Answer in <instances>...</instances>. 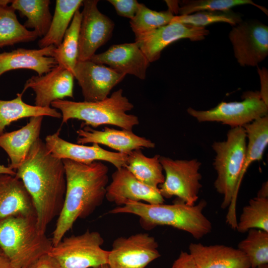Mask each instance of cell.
I'll return each instance as SVG.
<instances>
[{
    "label": "cell",
    "instance_id": "cell-10",
    "mask_svg": "<svg viewBox=\"0 0 268 268\" xmlns=\"http://www.w3.org/2000/svg\"><path fill=\"white\" fill-rule=\"evenodd\" d=\"M155 238L146 233L116 238L109 251V268H145L160 257Z\"/></svg>",
    "mask_w": 268,
    "mask_h": 268
},
{
    "label": "cell",
    "instance_id": "cell-12",
    "mask_svg": "<svg viewBox=\"0 0 268 268\" xmlns=\"http://www.w3.org/2000/svg\"><path fill=\"white\" fill-rule=\"evenodd\" d=\"M98 0H83L78 61L89 60L111 37L114 22L97 8Z\"/></svg>",
    "mask_w": 268,
    "mask_h": 268
},
{
    "label": "cell",
    "instance_id": "cell-44",
    "mask_svg": "<svg viewBox=\"0 0 268 268\" xmlns=\"http://www.w3.org/2000/svg\"><path fill=\"white\" fill-rule=\"evenodd\" d=\"M95 268H109V267L107 264H105V265H101L100 266H99Z\"/></svg>",
    "mask_w": 268,
    "mask_h": 268
},
{
    "label": "cell",
    "instance_id": "cell-20",
    "mask_svg": "<svg viewBox=\"0 0 268 268\" xmlns=\"http://www.w3.org/2000/svg\"><path fill=\"white\" fill-rule=\"evenodd\" d=\"M57 47L51 45L40 49L18 48L0 53V76L4 72L17 69H28L42 75L58 65L53 57Z\"/></svg>",
    "mask_w": 268,
    "mask_h": 268
},
{
    "label": "cell",
    "instance_id": "cell-33",
    "mask_svg": "<svg viewBox=\"0 0 268 268\" xmlns=\"http://www.w3.org/2000/svg\"><path fill=\"white\" fill-rule=\"evenodd\" d=\"M174 16L169 9L157 11L139 3L137 12L130 24L136 36L170 23Z\"/></svg>",
    "mask_w": 268,
    "mask_h": 268
},
{
    "label": "cell",
    "instance_id": "cell-27",
    "mask_svg": "<svg viewBox=\"0 0 268 268\" xmlns=\"http://www.w3.org/2000/svg\"><path fill=\"white\" fill-rule=\"evenodd\" d=\"M8 3L9 0H0V48L35 41L38 37L37 33L19 22L15 10Z\"/></svg>",
    "mask_w": 268,
    "mask_h": 268
},
{
    "label": "cell",
    "instance_id": "cell-36",
    "mask_svg": "<svg viewBox=\"0 0 268 268\" xmlns=\"http://www.w3.org/2000/svg\"><path fill=\"white\" fill-rule=\"evenodd\" d=\"M114 7L117 14L133 19L136 14L139 3L136 0H108Z\"/></svg>",
    "mask_w": 268,
    "mask_h": 268
},
{
    "label": "cell",
    "instance_id": "cell-14",
    "mask_svg": "<svg viewBox=\"0 0 268 268\" xmlns=\"http://www.w3.org/2000/svg\"><path fill=\"white\" fill-rule=\"evenodd\" d=\"M205 27L178 22L170 23L148 32L136 36L135 42L149 63L158 60L162 50L182 39L192 41L203 40L209 34Z\"/></svg>",
    "mask_w": 268,
    "mask_h": 268
},
{
    "label": "cell",
    "instance_id": "cell-41",
    "mask_svg": "<svg viewBox=\"0 0 268 268\" xmlns=\"http://www.w3.org/2000/svg\"><path fill=\"white\" fill-rule=\"evenodd\" d=\"M0 268H16L2 255L0 257Z\"/></svg>",
    "mask_w": 268,
    "mask_h": 268
},
{
    "label": "cell",
    "instance_id": "cell-24",
    "mask_svg": "<svg viewBox=\"0 0 268 268\" xmlns=\"http://www.w3.org/2000/svg\"><path fill=\"white\" fill-rule=\"evenodd\" d=\"M82 0H57L54 15L47 33L38 42L40 48L51 45L58 47Z\"/></svg>",
    "mask_w": 268,
    "mask_h": 268
},
{
    "label": "cell",
    "instance_id": "cell-45",
    "mask_svg": "<svg viewBox=\"0 0 268 268\" xmlns=\"http://www.w3.org/2000/svg\"><path fill=\"white\" fill-rule=\"evenodd\" d=\"M2 255V253L1 251V250L0 249V257Z\"/></svg>",
    "mask_w": 268,
    "mask_h": 268
},
{
    "label": "cell",
    "instance_id": "cell-30",
    "mask_svg": "<svg viewBox=\"0 0 268 268\" xmlns=\"http://www.w3.org/2000/svg\"><path fill=\"white\" fill-rule=\"evenodd\" d=\"M82 18L81 12L77 10L67 30L60 45L56 48L53 57L58 65L72 72L78 61L79 35Z\"/></svg>",
    "mask_w": 268,
    "mask_h": 268
},
{
    "label": "cell",
    "instance_id": "cell-1",
    "mask_svg": "<svg viewBox=\"0 0 268 268\" xmlns=\"http://www.w3.org/2000/svg\"><path fill=\"white\" fill-rule=\"evenodd\" d=\"M15 171L32 200L37 227L45 233L64 201L67 182L63 161L54 157L39 138Z\"/></svg>",
    "mask_w": 268,
    "mask_h": 268
},
{
    "label": "cell",
    "instance_id": "cell-37",
    "mask_svg": "<svg viewBox=\"0 0 268 268\" xmlns=\"http://www.w3.org/2000/svg\"><path fill=\"white\" fill-rule=\"evenodd\" d=\"M171 268H200L189 253L181 251Z\"/></svg>",
    "mask_w": 268,
    "mask_h": 268
},
{
    "label": "cell",
    "instance_id": "cell-43",
    "mask_svg": "<svg viewBox=\"0 0 268 268\" xmlns=\"http://www.w3.org/2000/svg\"><path fill=\"white\" fill-rule=\"evenodd\" d=\"M255 268H268V264L260 265Z\"/></svg>",
    "mask_w": 268,
    "mask_h": 268
},
{
    "label": "cell",
    "instance_id": "cell-19",
    "mask_svg": "<svg viewBox=\"0 0 268 268\" xmlns=\"http://www.w3.org/2000/svg\"><path fill=\"white\" fill-rule=\"evenodd\" d=\"M76 133L77 144H102L126 154L143 147H155V143L152 141L137 135L130 130H119L105 127L104 130L98 131L85 126L83 129L77 130Z\"/></svg>",
    "mask_w": 268,
    "mask_h": 268
},
{
    "label": "cell",
    "instance_id": "cell-11",
    "mask_svg": "<svg viewBox=\"0 0 268 268\" xmlns=\"http://www.w3.org/2000/svg\"><path fill=\"white\" fill-rule=\"evenodd\" d=\"M234 55L242 67H255L268 55V26L259 21H241L229 34Z\"/></svg>",
    "mask_w": 268,
    "mask_h": 268
},
{
    "label": "cell",
    "instance_id": "cell-38",
    "mask_svg": "<svg viewBox=\"0 0 268 268\" xmlns=\"http://www.w3.org/2000/svg\"><path fill=\"white\" fill-rule=\"evenodd\" d=\"M28 268H63L59 262L49 253L45 254Z\"/></svg>",
    "mask_w": 268,
    "mask_h": 268
},
{
    "label": "cell",
    "instance_id": "cell-22",
    "mask_svg": "<svg viewBox=\"0 0 268 268\" xmlns=\"http://www.w3.org/2000/svg\"><path fill=\"white\" fill-rule=\"evenodd\" d=\"M43 116L33 117L20 129L0 135V147L7 154L8 167L15 171L26 159L35 142L39 138Z\"/></svg>",
    "mask_w": 268,
    "mask_h": 268
},
{
    "label": "cell",
    "instance_id": "cell-15",
    "mask_svg": "<svg viewBox=\"0 0 268 268\" xmlns=\"http://www.w3.org/2000/svg\"><path fill=\"white\" fill-rule=\"evenodd\" d=\"M72 73L81 88L86 102L104 100L113 87L126 76L90 60L78 61Z\"/></svg>",
    "mask_w": 268,
    "mask_h": 268
},
{
    "label": "cell",
    "instance_id": "cell-3",
    "mask_svg": "<svg viewBox=\"0 0 268 268\" xmlns=\"http://www.w3.org/2000/svg\"><path fill=\"white\" fill-rule=\"evenodd\" d=\"M206 204L201 200L197 204L189 205L178 199L171 204L130 201L112 209L109 213L135 215L139 218L141 227L146 230L168 226L188 232L199 240L212 230L211 222L203 213Z\"/></svg>",
    "mask_w": 268,
    "mask_h": 268
},
{
    "label": "cell",
    "instance_id": "cell-9",
    "mask_svg": "<svg viewBox=\"0 0 268 268\" xmlns=\"http://www.w3.org/2000/svg\"><path fill=\"white\" fill-rule=\"evenodd\" d=\"M242 97L241 101H222L207 110L189 107L187 111L199 122H220L231 128L243 127L259 118L268 116V106L262 100L259 91H247Z\"/></svg>",
    "mask_w": 268,
    "mask_h": 268
},
{
    "label": "cell",
    "instance_id": "cell-35",
    "mask_svg": "<svg viewBox=\"0 0 268 268\" xmlns=\"http://www.w3.org/2000/svg\"><path fill=\"white\" fill-rule=\"evenodd\" d=\"M241 16L231 10L227 11H205L185 15H175L170 23L178 22L197 27L218 22L227 23L235 26L242 21Z\"/></svg>",
    "mask_w": 268,
    "mask_h": 268
},
{
    "label": "cell",
    "instance_id": "cell-18",
    "mask_svg": "<svg viewBox=\"0 0 268 268\" xmlns=\"http://www.w3.org/2000/svg\"><path fill=\"white\" fill-rule=\"evenodd\" d=\"M106 65L115 71L144 79L149 62L136 42L113 45L106 51L95 54L89 60Z\"/></svg>",
    "mask_w": 268,
    "mask_h": 268
},
{
    "label": "cell",
    "instance_id": "cell-23",
    "mask_svg": "<svg viewBox=\"0 0 268 268\" xmlns=\"http://www.w3.org/2000/svg\"><path fill=\"white\" fill-rule=\"evenodd\" d=\"M16 215L36 216L32 200L20 179L0 174V219Z\"/></svg>",
    "mask_w": 268,
    "mask_h": 268
},
{
    "label": "cell",
    "instance_id": "cell-7",
    "mask_svg": "<svg viewBox=\"0 0 268 268\" xmlns=\"http://www.w3.org/2000/svg\"><path fill=\"white\" fill-rule=\"evenodd\" d=\"M100 233L90 231L63 238L53 246L49 254L63 268H95L107 264L109 251L102 249Z\"/></svg>",
    "mask_w": 268,
    "mask_h": 268
},
{
    "label": "cell",
    "instance_id": "cell-40",
    "mask_svg": "<svg viewBox=\"0 0 268 268\" xmlns=\"http://www.w3.org/2000/svg\"><path fill=\"white\" fill-rule=\"evenodd\" d=\"M257 197L268 198V183L267 181L263 184L261 188L258 193Z\"/></svg>",
    "mask_w": 268,
    "mask_h": 268
},
{
    "label": "cell",
    "instance_id": "cell-34",
    "mask_svg": "<svg viewBox=\"0 0 268 268\" xmlns=\"http://www.w3.org/2000/svg\"><path fill=\"white\" fill-rule=\"evenodd\" d=\"M176 14L179 15L191 14L205 11H227L235 6L243 4L254 5L268 15V10L251 0H186L178 1Z\"/></svg>",
    "mask_w": 268,
    "mask_h": 268
},
{
    "label": "cell",
    "instance_id": "cell-25",
    "mask_svg": "<svg viewBox=\"0 0 268 268\" xmlns=\"http://www.w3.org/2000/svg\"><path fill=\"white\" fill-rule=\"evenodd\" d=\"M22 93L11 100H0V135L3 134L5 128L11 123L25 118L37 116H50L62 118L61 113L52 107H40L25 103Z\"/></svg>",
    "mask_w": 268,
    "mask_h": 268
},
{
    "label": "cell",
    "instance_id": "cell-16",
    "mask_svg": "<svg viewBox=\"0 0 268 268\" xmlns=\"http://www.w3.org/2000/svg\"><path fill=\"white\" fill-rule=\"evenodd\" d=\"M74 78L70 70L58 65L45 75L32 76L27 79L21 93L31 88L35 93V106L50 107L54 101L73 98Z\"/></svg>",
    "mask_w": 268,
    "mask_h": 268
},
{
    "label": "cell",
    "instance_id": "cell-4",
    "mask_svg": "<svg viewBox=\"0 0 268 268\" xmlns=\"http://www.w3.org/2000/svg\"><path fill=\"white\" fill-rule=\"evenodd\" d=\"M246 138L243 127L231 128L226 140L214 141L212 145L216 153L213 165L217 173L214 187L223 196L221 207H228L226 222L234 229L237 223L236 204L239 177L245 158Z\"/></svg>",
    "mask_w": 268,
    "mask_h": 268
},
{
    "label": "cell",
    "instance_id": "cell-8",
    "mask_svg": "<svg viewBox=\"0 0 268 268\" xmlns=\"http://www.w3.org/2000/svg\"><path fill=\"white\" fill-rule=\"evenodd\" d=\"M159 161L165 173L158 187L161 196L164 199L175 196L189 205H195L202 187L201 163L196 159L173 160L161 156Z\"/></svg>",
    "mask_w": 268,
    "mask_h": 268
},
{
    "label": "cell",
    "instance_id": "cell-5",
    "mask_svg": "<svg viewBox=\"0 0 268 268\" xmlns=\"http://www.w3.org/2000/svg\"><path fill=\"white\" fill-rule=\"evenodd\" d=\"M53 244L38 229L36 216L16 215L0 219V249L16 268H28Z\"/></svg>",
    "mask_w": 268,
    "mask_h": 268
},
{
    "label": "cell",
    "instance_id": "cell-13",
    "mask_svg": "<svg viewBox=\"0 0 268 268\" xmlns=\"http://www.w3.org/2000/svg\"><path fill=\"white\" fill-rule=\"evenodd\" d=\"M48 150L55 157L69 159L84 164L104 161L111 163L117 169L126 167L128 154L107 150L97 143L92 145L75 144L60 136V130L45 138Z\"/></svg>",
    "mask_w": 268,
    "mask_h": 268
},
{
    "label": "cell",
    "instance_id": "cell-32",
    "mask_svg": "<svg viewBox=\"0 0 268 268\" xmlns=\"http://www.w3.org/2000/svg\"><path fill=\"white\" fill-rule=\"evenodd\" d=\"M238 245V249L247 257L251 268L268 264V232L251 229Z\"/></svg>",
    "mask_w": 268,
    "mask_h": 268
},
{
    "label": "cell",
    "instance_id": "cell-2",
    "mask_svg": "<svg viewBox=\"0 0 268 268\" xmlns=\"http://www.w3.org/2000/svg\"><path fill=\"white\" fill-rule=\"evenodd\" d=\"M66 191L61 211L53 233V246L57 245L79 218H85L105 198L108 168L101 161L84 164L63 159Z\"/></svg>",
    "mask_w": 268,
    "mask_h": 268
},
{
    "label": "cell",
    "instance_id": "cell-29",
    "mask_svg": "<svg viewBox=\"0 0 268 268\" xmlns=\"http://www.w3.org/2000/svg\"><path fill=\"white\" fill-rule=\"evenodd\" d=\"M248 138L244 164L239 179L240 186L244 174L254 161L262 160L268 144V116L259 118L243 127Z\"/></svg>",
    "mask_w": 268,
    "mask_h": 268
},
{
    "label": "cell",
    "instance_id": "cell-39",
    "mask_svg": "<svg viewBox=\"0 0 268 268\" xmlns=\"http://www.w3.org/2000/svg\"><path fill=\"white\" fill-rule=\"evenodd\" d=\"M258 72L261 82V97L265 103L268 106V71L267 68L258 67Z\"/></svg>",
    "mask_w": 268,
    "mask_h": 268
},
{
    "label": "cell",
    "instance_id": "cell-21",
    "mask_svg": "<svg viewBox=\"0 0 268 268\" xmlns=\"http://www.w3.org/2000/svg\"><path fill=\"white\" fill-rule=\"evenodd\" d=\"M189 250L200 268H251L247 257L238 248L192 243Z\"/></svg>",
    "mask_w": 268,
    "mask_h": 268
},
{
    "label": "cell",
    "instance_id": "cell-26",
    "mask_svg": "<svg viewBox=\"0 0 268 268\" xmlns=\"http://www.w3.org/2000/svg\"><path fill=\"white\" fill-rule=\"evenodd\" d=\"M160 156L156 154L148 157L143 154L141 149H135L128 154L125 168L143 184L158 189L165 179Z\"/></svg>",
    "mask_w": 268,
    "mask_h": 268
},
{
    "label": "cell",
    "instance_id": "cell-31",
    "mask_svg": "<svg viewBox=\"0 0 268 268\" xmlns=\"http://www.w3.org/2000/svg\"><path fill=\"white\" fill-rule=\"evenodd\" d=\"M251 229L268 232V198L257 196L243 208L235 229L242 233Z\"/></svg>",
    "mask_w": 268,
    "mask_h": 268
},
{
    "label": "cell",
    "instance_id": "cell-6",
    "mask_svg": "<svg viewBox=\"0 0 268 268\" xmlns=\"http://www.w3.org/2000/svg\"><path fill=\"white\" fill-rule=\"evenodd\" d=\"M123 92V89H120L110 97L96 102L57 100L51 106L61 111L62 124L70 119H78L82 121L84 126L93 128L110 125L132 131L134 127L139 124V120L136 116L127 114L134 105Z\"/></svg>",
    "mask_w": 268,
    "mask_h": 268
},
{
    "label": "cell",
    "instance_id": "cell-42",
    "mask_svg": "<svg viewBox=\"0 0 268 268\" xmlns=\"http://www.w3.org/2000/svg\"><path fill=\"white\" fill-rule=\"evenodd\" d=\"M0 174H8L12 176H15L16 172L9 167H6L3 165L0 164Z\"/></svg>",
    "mask_w": 268,
    "mask_h": 268
},
{
    "label": "cell",
    "instance_id": "cell-17",
    "mask_svg": "<svg viewBox=\"0 0 268 268\" xmlns=\"http://www.w3.org/2000/svg\"><path fill=\"white\" fill-rule=\"evenodd\" d=\"M105 198L118 206L130 201L159 204L165 201L159 189L143 184L125 167L117 169L112 174V181L106 188Z\"/></svg>",
    "mask_w": 268,
    "mask_h": 268
},
{
    "label": "cell",
    "instance_id": "cell-28",
    "mask_svg": "<svg viewBox=\"0 0 268 268\" xmlns=\"http://www.w3.org/2000/svg\"><path fill=\"white\" fill-rule=\"evenodd\" d=\"M10 3L21 17L27 18L23 25L25 28L34 29L40 37L47 33L53 17L49 0H13Z\"/></svg>",
    "mask_w": 268,
    "mask_h": 268
}]
</instances>
